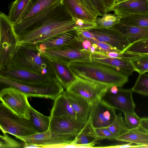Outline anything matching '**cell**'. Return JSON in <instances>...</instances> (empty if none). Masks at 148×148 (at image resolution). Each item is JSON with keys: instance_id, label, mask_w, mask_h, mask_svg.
Masks as SVG:
<instances>
[{"instance_id": "f35d334b", "label": "cell", "mask_w": 148, "mask_h": 148, "mask_svg": "<svg viewBox=\"0 0 148 148\" xmlns=\"http://www.w3.org/2000/svg\"><path fill=\"white\" fill-rule=\"evenodd\" d=\"M96 135L99 140L108 139L116 140V137L107 127L94 128Z\"/></svg>"}, {"instance_id": "484cf974", "label": "cell", "mask_w": 148, "mask_h": 148, "mask_svg": "<svg viewBox=\"0 0 148 148\" xmlns=\"http://www.w3.org/2000/svg\"><path fill=\"white\" fill-rule=\"evenodd\" d=\"M139 128L128 129L118 136L116 140L122 142L134 143L137 145H147L148 133L141 131Z\"/></svg>"}, {"instance_id": "e575fe53", "label": "cell", "mask_w": 148, "mask_h": 148, "mask_svg": "<svg viewBox=\"0 0 148 148\" xmlns=\"http://www.w3.org/2000/svg\"><path fill=\"white\" fill-rule=\"evenodd\" d=\"M73 18L75 22L73 28L77 31H89L97 27L95 21L75 18Z\"/></svg>"}, {"instance_id": "4dcf8cb0", "label": "cell", "mask_w": 148, "mask_h": 148, "mask_svg": "<svg viewBox=\"0 0 148 148\" xmlns=\"http://www.w3.org/2000/svg\"><path fill=\"white\" fill-rule=\"evenodd\" d=\"M121 17L115 14L105 13L102 16H97L95 22L97 25V27L103 28L109 27L119 23Z\"/></svg>"}, {"instance_id": "6da1fadb", "label": "cell", "mask_w": 148, "mask_h": 148, "mask_svg": "<svg viewBox=\"0 0 148 148\" xmlns=\"http://www.w3.org/2000/svg\"><path fill=\"white\" fill-rule=\"evenodd\" d=\"M75 23L70 13L61 2L13 26L18 45H36L60 33L74 30Z\"/></svg>"}, {"instance_id": "ab89813d", "label": "cell", "mask_w": 148, "mask_h": 148, "mask_svg": "<svg viewBox=\"0 0 148 148\" xmlns=\"http://www.w3.org/2000/svg\"><path fill=\"white\" fill-rule=\"evenodd\" d=\"M91 3L98 12L100 16L108 13L106 8L101 0H90Z\"/></svg>"}, {"instance_id": "4fadbf2b", "label": "cell", "mask_w": 148, "mask_h": 148, "mask_svg": "<svg viewBox=\"0 0 148 148\" xmlns=\"http://www.w3.org/2000/svg\"><path fill=\"white\" fill-rule=\"evenodd\" d=\"M132 92L131 89L119 87L117 92L113 94L107 89L101 98L114 109L119 110L124 114L134 113L135 112V105L132 97Z\"/></svg>"}, {"instance_id": "83f0119b", "label": "cell", "mask_w": 148, "mask_h": 148, "mask_svg": "<svg viewBox=\"0 0 148 148\" xmlns=\"http://www.w3.org/2000/svg\"><path fill=\"white\" fill-rule=\"evenodd\" d=\"M124 56L132 65L134 71L139 74L148 72V54H134L125 53Z\"/></svg>"}, {"instance_id": "9c48e42d", "label": "cell", "mask_w": 148, "mask_h": 148, "mask_svg": "<svg viewBox=\"0 0 148 148\" xmlns=\"http://www.w3.org/2000/svg\"><path fill=\"white\" fill-rule=\"evenodd\" d=\"M108 88L104 85L81 77L75 74L74 80L66 90L82 97L91 103L101 98Z\"/></svg>"}, {"instance_id": "836d02e7", "label": "cell", "mask_w": 148, "mask_h": 148, "mask_svg": "<svg viewBox=\"0 0 148 148\" xmlns=\"http://www.w3.org/2000/svg\"><path fill=\"white\" fill-rule=\"evenodd\" d=\"M124 53L134 54H148V38L131 43L122 53Z\"/></svg>"}, {"instance_id": "f6af8a7d", "label": "cell", "mask_w": 148, "mask_h": 148, "mask_svg": "<svg viewBox=\"0 0 148 148\" xmlns=\"http://www.w3.org/2000/svg\"><path fill=\"white\" fill-rule=\"evenodd\" d=\"M77 32L78 34L85 38H95L94 36L89 31H77Z\"/></svg>"}, {"instance_id": "7c38bea8", "label": "cell", "mask_w": 148, "mask_h": 148, "mask_svg": "<svg viewBox=\"0 0 148 148\" xmlns=\"http://www.w3.org/2000/svg\"><path fill=\"white\" fill-rule=\"evenodd\" d=\"M89 31L95 39L108 44L122 54L131 44L126 37L113 26L96 27Z\"/></svg>"}, {"instance_id": "ffe728a7", "label": "cell", "mask_w": 148, "mask_h": 148, "mask_svg": "<svg viewBox=\"0 0 148 148\" xmlns=\"http://www.w3.org/2000/svg\"><path fill=\"white\" fill-rule=\"evenodd\" d=\"M112 26L126 37L131 44L148 38V27L128 26L120 23Z\"/></svg>"}, {"instance_id": "277c9868", "label": "cell", "mask_w": 148, "mask_h": 148, "mask_svg": "<svg viewBox=\"0 0 148 148\" xmlns=\"http://www.w3.org/2000/svg\"><path fill=\"white\" fill-rule=\"evenodd\" d=\"M82 42L77 34L64 45L40 51L50 61L67 65L74 62L91 61L92 52L84 48Z\"/></svg>"}, {"instance_id": "9a60e30c", "label": "cell", "mask_w": 148, "mask_h": 148, "mask_svg": "<svg viewBox=\"0 0 148 148\" xmlns=\"http://www.w3.org/2000/svg\"><path fill=\"white\" fill-rule=\"evenodd\" d=\"M50 119L49 130L52 133L57 134L77 135L84 128L87 123L66 116H51Z\"/></svg>"}, {"instance_id": "d6986e66", "label": "cell", "mask_w": 148, "mask_h": 148, "mask_svg": "<svg viewBox=\"0 0 148 148\" xmlns=\"http://www.w3.org/2000/svg\"><path fill=\"white\" fill-rule=\"evenodd\" d=\"M63 92L76 114L77 119L86 123L89 119L91 103L79 95L66 90L64 91Z\"/></svg>"}, {"instance_id": "7dc6e473", "label": "cell", "mask_w": 148, "mask_h": 148, "mask_svg": "<svg viewBox=\"0 0 148 148\" xmlns=\"http://www.w3.org/2000/svg\"><path fill=\"white\" fill-rule=\"evenodd\" d=\"M108 90L111 93L113 94L116 93L118 91L119 87L114 86L110 88H108Z\"/></svg>"}, {"instance_id": "ee69618b", "label": "cell", "mask_w": 148, "mask_h": 148, "mask_svg": "<svg viewBox=\"0 0 148 148\" xmlns=\"http://www.w3.org/2000/svg\"><path fill=\"white\" fill-rule=\"evenodd\" d=\"M140 129L148 133V117L141 118V125Z\"/></svg>"}, {"instance_id": "d590c367", "label": "cell", "mask_w": 148, "mask_h": 148, "mask_svg": "<svg viewBox=\"0 0 148 148\" xmlns=\"http://www.w3.org/2000/svg\"><path fill=\"white\" fill-rule=\"evenodd\" d=\"M124 119L128 129H140L141 118L135 113H124Z\"/></svg>"}, {"instance_id": "7402d4cb", "label": "cell", "mask_w": 148, "mask_h": 148, "mask_svg": "<svg viewBox=\"0 0 148 148\" xmlns=\"http://www.w3.org/2000/svg\"><path fill=\"white\" fill-rule=\"evenodd\" d=\"M61 3L69 11L73 18L95 21L97 17L79 0H62Z\"/></svg>"}, {"instance_id": "30bf717a", "label": "cell", "mask_w": 148, "mask_h": 148, "mask_svg": "<svg viewBox=\"0 0 148 148\" xmlns=\"http://www.w3.org/2000/svg\"><path fill=\"white\" fill-rule=\"evenodd\" d=\"M77 135L53 133L49 129L43 132L17 138L24 142L42 146L43 148H59L62 145L71 144Z\"/></svg>"}, {"instance_id": "7bdbcfd3", "label": "cell", "mask_w": 148, "mask_h": 148, "mask_svg": "<svg viewBox=\"0 0 148 148\" xmlns=\"http://www.w3.org/2000/svg\"><path fill=\"white\" fill-rule=\"evenodd\" d=\"M108 12L112 11L115 5V0H101Z\"/></svg>"}, {"instance_id": "1f68e13d", "label": "cell", "mask_w": 148, "mask_h": 148, "mask_svg": "<svg viewBox=\"0 0 148 148\" xmlns=\"http://www.w3.org/2000/svg\"><path fill=\"white\" fill-rule=\"evenodd\" d=\"M107 127L116 136V138L128 130L124 118H123L122 114L121 113L117 114L114 121Z\"/></svg>"}, {"instance_id": "7a4b0ae2", "label": "cell", "mask_w": 148, "mask_h": 148, "mask_svg": "<svg viewBox=\"0 0 148 148\" xmlns=\"http://www.w3.org/2000/svg\"><path fill=\"white\" fill-rule=\"evenodd\" d=\"M69 66L77 76L104 85L108 88L121 87L128 81V77L101 63L92 61L72 62Z\"/></svg>"}, {"instance_id": "f1b7e54d", "label": "cell", "mask_w": 148, "mask_h": 148, "mask_svg": "<svg viewBox=\"0 0 148 148\" xmlns=\"http://www.w3.org/2000/svg\"><path fill=\"white\" fill-rule=\"evenodd\" d=\"M29 0H16L10 4L8 19L13 25L16 24L27 6Z\"/></svg>"}, {"instance_id": "d6a6232c", "label": "cell", "mask_w": 148, "mask_h": 148, "mask_svg": "<svg viewBox=\"0 0 148 148\" xmlns=\"http://www.w3.org/2000/svg\"><path fill=\"white\" fill-rule=\"evenodd\" d=\"M131 89L133 92L148 97V74H139Z\"/></svg>"}, {"instance_id": "8fae6325", "label": "cell", "mask_w": 148, "mask_h": 148, "mask_svg": "<svg viewBox=\"0 0 148 148\" xmlns=\"http://www.w3.org/2000/svg\"><path fill=\"white\" fill-rule=\"evenodd\" d=\"M115 109L101 98L91 103L89 119L94 128L107 127L115 119Z\"/></svg>"}, {"instance_id": "e0dca14e", "label": "cell", "mask_w": 148, "mask_h": 148, "mask_svg": "<svg viewBox=\"0 0 148 148\" xmlns=\"http://www.w3.org/2000/svg\"><path fill=\"white\" fill-rule=\"evenodd\" d=\"M112 11L121 18L133 14H148V0H127L115 4Z\"/></svg>"}, {"instance_id": "603a6c76", "label": "cell", "mask_w": 148, "mask_h": 148, "mask_svg": "<svg viewBox=\"0 0 148 148\" xmlns=\"http://www.w3.org/2000/svg\"><path fill=\"white\" fill-rule=\"evenodd\" d=\"M54 100L50 117L66 116L77 119L76 114L63 92Z\"/></svg>"}, {"instance_id": "b9f144b4", "label": "cell", "mask_w": 148, "mask_h": 148, "mask_svg": "<svg viewBox=\"0 0 148 148\" xmlns=\"http://www.w3.org/2000/svg\"><path fill=\"white\" fill-rule=\"evenodd\" d=\"M132 143H129L125 144L118 145L109 146L101 147L106 148H146L147 145H132Z\"/></svg>"}, {"instance_id": "74e56055", "label": "cell", "mask_w": 148, "mask_h": 148, "mask_svg": "<svg viewBox=\"0 0 148 148\" xmlns=\"http://www.w3.org/2000/svg\"><path fill=\"white\" fill-rule=\"evenodd\" d=\"M86 38L92 44V46L95 49V51L103 53L116 52L121 53L116 49L105 43L98 41L95 38Z\"/></svg>"}, {"instance_id": "44dd1931", "label": "cell", "mask_w": 148, "mask_h": 148, "mask_svg": "<svg viewBox=\"0 0 148 148\" xmlns=\"http://www.w3.org/2000/svg\"><path fill=\"white\" fill-rule=\"evenodd\" d=\"M98 140L89 119L84 127L71 144L82 147H93Z\"/></svg>"}, {"instance_id": "4316f807", "label": "cell", "mask_w": 148, "mask_h": 148, "mask_svg": "<svg viewBox=\"0 0 148 148\" xmlns=\"http://www.w3.org/2000/svg\"><path fill=\"white\" fill-rule=\"evenodd\" d=\"M29 119L36 130L37 133L43 132L49 129L50 117L42 114L31 106Z\"/></svg>"}, {"instance_id": "3957f363", "label": "cell", "mask_w": 148, "mask_h": 148, "mask_svg": "<svg viewBox=\"0 0 148 148\" xmlns=\"http://www.w3.org/2000/svg\"><path fill=\"white\" fill-rule=\"evenodd\" d=\"M8 67L24 69L48 75L57 79L51 62L36 45H18L10 64L6 68Z\"/></svg>"}, {"instance_id": "ac0fdd59", "label": "cell", "mask_w": 148, "mask_h": 148, "mask_svg": "<svg viewBox=\"0 0 148 148\" xmlns=\"http://www.w3.org/2000/svg\"><path fill=\"white\" fill-rule=\"evenodd\" d=\"M61 1L29 0L27 6L16 24L23 23L36 16L51 7L59 4L61 2Z\"/></svg>"}, {"instance_id": "cb8c5ba5", "label": "cell", "mask_w": 148, "mask_h": 148, "mask_svg": "<svg viewBox=\"0 0 148 148\" xmlns=\"http://www.w3.org/2000/svg\"><path fill=\"white\" fill-rule=\"evenodd\" d=\"M77 35L76 30H70L51 37L36 45L40 50L46 48L58 47L66 43Z\"/></svg>"}, {"instance_id": "bcb514c9", "label": "cell", "mask_w": 148, "mask_h": 148, "mask_svg": "<svg viewBox=\"0 0 148 148\" xmlns=\"http://www.w3.org/2000/svg\"><path fill=\"white\" fill-rule=\"evenodd\" d=\"M43 148L42 146L34 144L24 142L23 144V148Z\"/></svg>"}, {"instance_id": "f546056e", "label": "cell", "mask_w": 148, "mask_h": 148, "mask_svg": "<svg viewBox=\"0 0 148 148\" xmlns=\"http://www.w3.org/2000/svg\"><path fill=\"white\" fill-rule=\"evenodd\" d=\"M120 23L131 26L148 27V14H133L121 18Z\"/></svg>"}, {"instance_id": "8992f818", "label": "cell", "mask_w": 148, "mask_h": 148, "mask_svg": "<svg viewBox=\"0 0 148 148\" xmlns=\"http://www.w3.org/2000/svg\"><path fill=\"white\" fill-rule=\"evenodd\" d=\"M0 128L3 133L16 138L37 133L29 119L17 115L2 103L0 104Z\"/></svg>"}, {"instance_id": "2e32d148", "label": "cell", "mask_w": 148, "mask_h": 148, "mask_svg": "<svg viewBox=\"0 0 148 148\" xmlns=\"http://www.w3.org/2000/svg\"><path fill=\"white\" fill-rule=\"evenodd\" d=\"M90 60L112 68L128 77L134 71L131 62L123 56L121 58L111 57L103 52L95 51L91 54Z\"/></svg>"}, {"instance_id": "52a82bcc", "label": "cell", "mask_w": 148, "mask_h": 148, "mask_svg": "<svg viewBox=\"0 0 148 148\" xmlns=\"http://www.w3.org/2000/svg\"><path fill=\"white\" fill-rule=\"evenodd\" d=\"M0 83L8 86L14 87L22 91L28 97H35L54 100L64 91V88L57 79L41 85L23 84L0 75Z\"/></svg>"}, {"instance_id": "8d00e7d4", "label": "cell", "mask_w": 148, "mask_h": 148, "mask_svg": "<svg viewBox=\"0 0 148 148\" xmlns=\"http://www.w3.org/2000/svg\"><path fill=\"white\" fill-rule=\"evenodd\" d=\"M0 136V148H23V144L10 137L6 133Z\"/></svg>"}, {"instance_id": "60d3db41", "label": "cell", "mask_w": 148, "mask_h": 148, "mask_svg": "<svg viewBox=\"0 0 148 148\" xmlns=\"http://www.w3.org/2000/svg\"><path fill=\"white\" fill-rule=\"evenodd\" d=\"M96 17L100 14L90 0H79Z\"/></svg>"}, {"instance_id": "c3c4849f", "label": "cell", "mask_w": 148, "mask_h": 148, "mask_svg": "<svg viewBox=\"0 0 148 148\" xmlns=\"http://www.w3.org/2000/svg\"><path fill=\"white\" fill-rule=\"evenodd\" d=\"M127 0H115V5Z\"/></svg>"}, {"instance_id": "d4e9b609", "label": "cell", "mask_w": 148, "mask_h": 148, "mask_svg": "<svg viewBox=\"0 0 148 148\" xmlns=\"http://www.w3.org/2000/svg\"><path fill=\"white\" fill-rule=\"evenodd\" d=\"M54 69L57 79L66 89L74 80L75 74L69 65L51 61Z\"/></svg>"}, {"instance_id": "ba28073f", "label": "cell", "mask_w": 148, "mask_h": 148, "mask_svg": "<svg viewBox=\"0 0 148 148\" xmlns=\"http://www.w3.org/2000/svg\"><path fill=\"white\" fill-rule=\"evenodd\" d=\"M27 97L22 91L11 86L3 88L0 92L3 104L17 115L29 119L31 105Z\"/></svg>"}, {"instance_id": "5b68a950", "label": "cell", "mask_w": 148, "mask_h": 148, "mask_svg": "<svg viewBox=\"0 0 148 148\" xmlns=\"http://www.w3.org/2000/svg\"><path fill=\"white\" fill-rule=\"evenodd\" d=\"M18 46L17 36L8 16L0 14V71L9 66Z\"/></svg>"}, {"instance_id": "5bb4252c", "label": "cell", "mask_w": 148, "mask_h": 148, "mask_svg": "<svg viewBox=\"0 0 148 148\" xmlns=\"http://www.w3.org/2000/svg\"><path fill=\"white\" fill-rule=\"evenodd\" d=\"M0 71V75L18 82L26 84H43L56 79L48 75L13 68H6Z\"/></svg>"}]
</instances>
